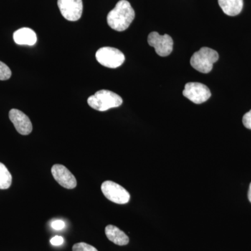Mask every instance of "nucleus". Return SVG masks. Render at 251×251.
<instances>
[{
    "instance_id": "obj_4",
    "label": "nucleus",
    "mask_w": 251,
    "mask_h": 251,
    "mask_svg": "<svg viewBox=\"0 0 251 251\" xmlns=\"http://www.w3.org/2000/svg\"><path fill=\"white\" fill-rule=\"evenodd\" d=\"M96 59L103 67L116 69L123 64L125 54L120 50L112 47H103L99 49L96 53Z\"/></svg>"
},
{
    "instance_id": "obj_6",
    "label": "nucleus",
    "mask_w": 251,
    "mask_h": 251,
    "mask_svg": "<svg viewBox=\"0 0 251 251\" xmlns=\"http://www.w3.org/2000/svg\"><path fill=\"white\" fill-rule=\"evenodd\" d=\"M183 95L196 104L204 103L210 98L211 94L206 85L200 82H188L185 85Z\"/></svg>"
},
{
    "instance_id": "obj_16",
    "label": "nucleus",
    "mask_w": 251,
    "mask_h": 251,
    "mask_svg": "<svg viewBox=\"0 0 251 251\" xmlns=\"http://www.w3.org/2000/svg\"><path fill=\"white\" fill-rule=\"evenodd\" d=\"M73 251H98L93 246L86 243L80 242L74 244L72 249Z\"/></svg>"
},
{
    "instance_id": "obj_8",
    "label": "nucleus",
    "mask_w": 251,
    "mask_h": 251,
    "mask_svg": "<svg viewBox=\"0 0 251 251\" xmlns=\"http://www.w3.org/2000/svg\"><path fill=\"white\" fill-rule=\"evenodd\" d=\"M57 5L61 14L67 21H77L82 16V0H58Z\"/></svg>"
},
{
    "instance_id": "obj_9",
    "label": "nucleus",
    "mask_w": 251,
    "mask_h": 251,
    "mask_svg": "<svg viewBox=\"0 0 251 251\" xmlns=\"http://www.w3.org/2000/svg\"><path fill=\"white\" fill-rule=\"evenodd\" d=\"M54 179L62 187L67 189H73L76 187L77 181L75 176L65 166L55 164L51 169Z\"/></svg>"
},
{
    "instance_id": "obj_5",
    "label": "nucleus",
    "mask_w": 251,
    "mask_h": 251,
    "mask_svg": "<svg viewBox=\"0 0 251 251\" xmlns=\"http://www.w3.org/2000/svg\"><path fill=\"white\" fill-rule=\"evenodd\" d=\"M101 191L104 196L112 202L125 204L129 202V193L125 188L114 181H104L101 184Z\"/></svg>"
},
{
    "instance_id": "obj_14",
    "label": "nucleus",
    "mask_w": 251,
    "mask_h": 251,
    "mask_svg": "<svg viewBox=\"0 0 251 251\" xmlns=\"http://www.w3.org/2000/svg\"><path fill=\"white\" fill-rule=\"evenodd\" d=\"M12 176L5 165L0 162V189H8L11 186Z\"/></svg>"
},
{
    "instance_id": "obj_18",
    "label": "nucleus",
    "mask_w": 251,
    "mask_h": 251,
    "mask_svg": "<svg viewBox=\"0 0 251 251\" xmlns=\"http://www.w3.org/2000/svg\"><path fill=\"white\" fill-rule=\"evenodd\" d=\"M51 227L54 229H56V230H60V229L64 228L65 224L62 220H57V221H54L51 224Z\"/></svg>"
},
{
    "instance_id": "obj_17",
    "label": "nucleus",
    "mask_w": 251,
    "mask_h": 251,
    "mask_svg": "<svg viewBox=\"0 0 251 251\" xmlns=\"http://www.w3.org/2000/svg\"><path fill=\"white\" fill-rule=\"evenodd\" d=\"M242 122L246 128L251 130V110L244 115Z\"/></svg>"
},
{
    "instance_id": "obj_1",
    "label": "nucleus",
    "mask_w": 251,
    "mask_h": 251,
    "mask_svg": "<svg viewBox=\"0 0 251 251\" xmlns=\"http://www.w3.org/2000/svg\"><path fill=\"white\" fill-rule=\"evenodd\" d=\"M135 18L134 9L126 0H120L107 16V22L112 29L123 31L128 29Z\"/></svg>"
},
{
    "instance_id": "obj_12",
    "label": "nucleus",
    "mask_w": 251,
    "mask_h": 251,
    "mask_svg": "<svg viewBox=\"0 0 251 251\" xmlns=\"http://www.w3.org/2000/svg\"><path fill=\"white\" fill-rule=\"evenodd\" d=\"M105 233L109 240L118 246H125L129 243V238L116 226L108 225L105 229Z\"/></svg>"
},
{
    "instance_id": "obj_10",
    "label": "nucleus",
    "mask_w": 251,
    "mask_h": 251,
    "mask_svg": "<svg viewBox=\"0 0 251 251\" xmlns=\"http://www.w3.org/2000/svg\"><path fill=\"white\" fill-rule=\"evenodd\" d=\"M9 119L20 134L27 135L32 131V125L30 120L21 110L17 109L10 110Z\"/></svg>"
},
{
    "instance_id": "obj_3",
    "label": "nucleus",
    "mask_w": 251,
    "mask_h": 251,
    "mask_svg": "<svg viewBox=\"0 0 251 251\" xmlns=\"http://www.w3.org/2000/svg\"><path fill=\"white\" fill-rule=\"evenodd\" d=\"M219 53L209 48H202L193 54L191 65L193 69L202 74H208L212 70L214 63L219 60Z\"/></svg>"
},
{
    "instance_id": "obj_19",
    "label": "nucleus",
    "mask_w": 251,
    "mask_h": 251,
    "mask_svg": "<svg viewBox=\"0 0 251 251\" xmlns=\"http://www.w3.org/2000/svg\"><path fill=\"white\" fill-rule=\"evenodd\" d=\"M63 243H64V239L61 236H55V237H52L50 239V244L52 246H55V247L62 245Z\"/></svg>"
},
{
    "instance_id": "obj_7",
    "label": "nucleus",
    "mask_w": 251,
    "mask_h": 251,
    "mask_svg": "<svg viewBox=\"0 0 251 251\" xmlns=\"http://www.w3.org/2000/svg\"><path fill=\"white\" fill-rule=\"evenodd\" d=\"M148 41L149 45L154 48L157 54L161 57H166L173 52V40L168 34L162 36L153 31L149 34Z\"/></svg>"
},
{
    "instance_id": "obj_15",
    "label": "nucleus",
    "mask_w": 251,
    "mask_h": 251,
    "mask_svg": "<svg viewBox=\"0 0 251 251\" xmlns=\"http://www.w3.org/2000/svg\"><path fill=\"white\" fill-rule=\"evenodd\" d=\"M11 76V69L6 64L0 61V80H9Z\"/></svg>"
},
{
    "instance_id": "obj_2",
    "label": "nucleus",
    "mask_w": 251,
    "mask_h": 251,
    "mask_svg": "<svg viewBox=\"0 0 251 251\" xmlns=\"http://www.w3.org/2000/svg\"><path fill=\"white\" fill-rule=\"evenodd\" d=\"M91 108L98 111H107L109 109L120 107L123 103L122 97L111 91L100 90L87 99Z\"/></svg>"
},
{
    "instance_id": "obj_11",
    "label": "nucleus",
    "mask_w": 251,
    "mask_h": 251,
    "mask_svg": "<svg viewBox=\"0 0 251 251\" xmlns=\"http://www.w3.org/2000/svg\"><path fill=\"white\" fill-rule=\"evenodd\" d=\"M14 40L18 45L34 46L37 41L35 31L24 27L15 31Z\"/></svg>"
},
{
    "instance_id": "obj_13",
    "label": "nucleus",
    "mask_w": 251,
    "mask_h": 251,
    "mask_svg": "<svg viewBox=\"0 0 251 251\" xmlns=\"http://www.w3.org/2000/svg\"><path fill=\"white\" fill-rule=\"evenodd\" d=\"M220 7L229 16H237L242 12L244 1L243 0H219Z\"/></svg>"
},
{
    "instance_id": "obj_20",
    "label": "nucleus",
    "mask_w": 251,
    "mask_h": 251,
    "mask_svg": "<svg viewBox=\"0 0 251 251\" xmlns=\"http://www.w3.org/2000/svg\"><path fill=\"white\" fill-rule=\"evenodd\" d=\"M248 198H249V201L251 203V183L250 186H249V193H248Z\"/></svg>"
}]
</instances>
